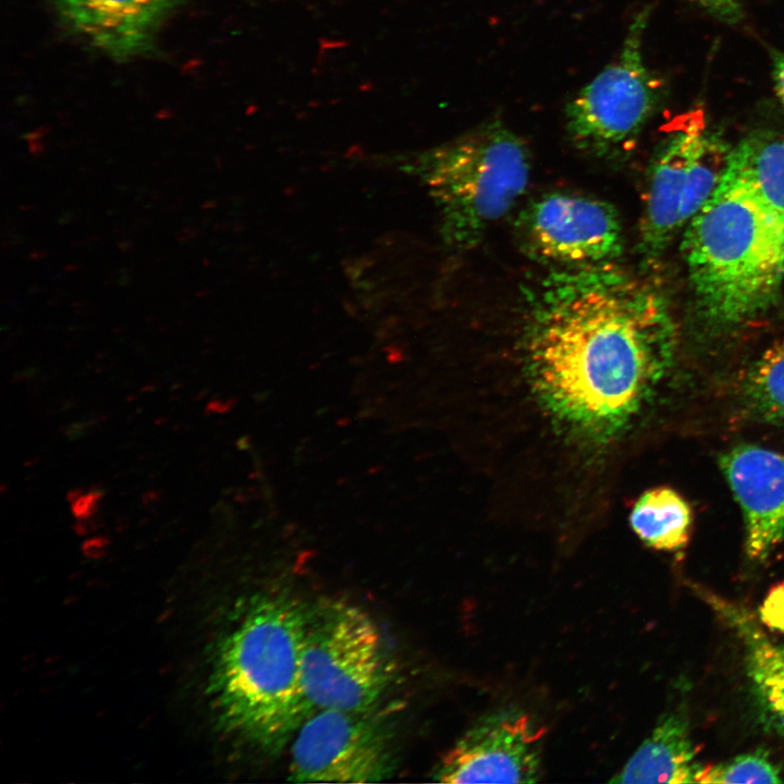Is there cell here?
I'll use <instances>...</instances> for the list:
<instances>
[{"mask_svg":"<svg viewBox=\"0 0 784 784\" xmlns=\"http://www.w3.org/2000/svg\"><path fill=\"white\" fill-rule=\"evenodd\" d=\"M686 719L664 715L611 783H697L703 765L697 761Z\"/></svg>","mask_w":784,"mask_h":784,"instance_id":"5bb4252c","label":"cell"},{"mask_svg":"<svg viewBox=\"0 0 784 784\" xmlns=\"http://www.w3.org/2000/svg\"><path fill=\"white\" fill-rule=\"evenodd\" d=\"M629 523L647 546L675 551L688 542L691 511L676 491L659 487L645 491L637 499L630 511Z\"/></svg>","mask_w":784,"mask_h":784,"instance_id":"9a60e30c","label":"cell"},{"mask_svg":"<svg viewBox=\"0 0 784 784\" xmlns=\"http://www.w3.org/2000/svg\"><path fill=\"white\" fill-rule=\"evenodd\" d=\"M771 60L774 88L784 108V52L772 50Z\"/></svg>","mask_w":784,"mask_h":784,"instance_id":"7402d4cb","label":"cell"},{"mask_svg":"<svg viewBox=\"0 0 784 784\" xmlns=\"http://www.w3.org/2000/svg\"><path fill=\"white\" fill-rule=\"evenodd\" d=\"M103 497V491L91 488L88 491L83 489H73L68 493V500L71 503L72 514L78 519L87 518L98 514L99 503Z\"/></svg>","mask_w":784,"mask_h":784,"instance_id":"ffe728a7","label":"cell"},{"mask_svg":"<svg viewBox=\"0 0 784 784\" xmlns=\"http://www.w3.org/2000/svg\"><path fill=\"white\" fill-rule=\"evenodd\" d=\"M530 166L524 140L495 119L422 152L411 171L438 209L443 243L463 252L523 196Z\"/></svg>","mask_w":784,"mask_h":784,"instance_id":"277c9868","label":"cell"},{"mask_svg":"<svg viewBox=\"0 0 784 784\" xmlns=\"http://www.w3.org/2000/svg\"><path fill=\"white\" fill-rule=\"evenodd\" d=\"M292 740L290 781L380 782L396 767L392 731L375 710H315Z\"/></svg>","mask_w":784,"mask_h":784,"instance_id":"ba28073f","label":"cell"},{"mask_svg":"<svg viewBox=\"0 0 784 784\" xmlns=\"http://www.w3.org/2000/svg\"><path fill=\"white\" fill-rule=\"evenodd\" d=\"M675 347L669 311L636 281L550 271L526 293L510 357L468 376L476 463L537 505L565 514L609 507Z\"/></svg>","mask_w":784,"mask_h":784,"instance_id":"6da1fadb","label":"cell"},{"mask_svg":"<svg viewBox=\"0 0 784 784\" xmlns=\"http://www.w3.org/2000/svg\"><path fill=\"white\" fill-rule=\"evenodd\" d=\"M719 462L744 514L746 552L765 560L784 537V453L745 444Z\"/></svg>","mask_w":784,"mask_h":784,"instance_id":"8fae6325","label":"cell"},{"mask_svg":"<svg viewBox=\"0 0 784 784\" xmlns=\"http://www.w3.org/2000/svg\"><path fill=\"white\" fill-rule=\"evenodd\" d=\"M777 767L759 751L703 767L697 783H782Z\"/></svg>","mask_w":784,"mask_h":784,"instance_id":"ac0fdd59","label":"cell"},{"mask_svg":"<svg viewBox=\"0 0 784 784\" xmlns=\"http://www.w3.org/2000/svg\"><path fill=\"white\" fill-rule=\"evenodd\" d=\"M527 715L488 718L469 730L441 759L434 780L444 783H535L540 739Z\"/></svg>","mask_w":784,"mask_h":784,"instance_id":"30bf717a","label":"cell"},{"mask_svg":"<svg viewBox=\"0 0 784 784\" xmlns=\"http://www.w3.org/2000/svg\"><path fill=\"white\" fill-rule=\"evenodd\" d=\"M714 17L736 23L742 17L740 0H691Z\"/></svg>","mask_w":784,"mask_h":784,"instance_id":"44dd1931","label":"cell"},{"mask_svg":"<svg viewBox=\"0 0 784 784\" xmlns=\"http://www.w3.org/2000/svg\"><path fill=\"white\" fill-rule=\"evenodd\" d=\"M760 617L764 625L784 630V583L770 590L761 607Z\"/></svg>","mask_w":784,"mask_h":784,"instance_id":"d6986e66","label":"cell"},{"mask_svg":"<svg viewBox=\"0 0 784 784\" xmlns=\"http://www.w3.org/2000/svg\"><path fill=\"white\" fill-rule=\"evenodd\" d=\"M392 673L381 634L365 611L339 600L305 607L302 682L314 710H376Z\"/></svg>","mask_w":784,"mask_h":784,"instance_id":"5b68a950","label":"cell"},{"mask_svg":"<svg viewBox=\"0 0 784 784\" xmlns=\"http://www.w3.org/2000/svg\"><path fill=\"white\" fill-rule=\"evenodd\" d=\"M515 229L526 254L561 268L611 264L623 253L616 209L589 196L546 194L519 212Z\"/></svg>","mask_w":784,"mask_h":784,"instance_id":"9c48e42d","label":"cell"},{"mask_svg":"<svg viewBox=\"0 0 784 784\" xmlns=\"http://www.w3.org/2000/svg\"><path fill=\"white\" fill-rule=\"evenodd\" d=\"M732 150L761 201L784 225V134H757Z\"/></svg>","mask_w":784,"mask_h":784,"instance_id":"2e32d148","label":"cell"},{"mask_svg":"<svg viewBox=\"0 0 784 784\" xmlns=\"http://www.w3.org/2000/svg\"><path fill=\"white\" fill-rule=\"evenodd\" d=\"M730 152L698 124L676 132L665 143L653 162L640 220L638 252L645 261L660 257L711 197Z\"/></svg>","mask_w":784,"mask_h":784,"instance_id":"52a82bcc","label":"cell"},{"mask_svg":"<svg viewBox=\"0 0 784 784\" xmlns=\"http://www.w3.org/2000/svg\"><path fill=\"white\" fill-rule=\"evenodd\" d=\"M682 252L699 309L713 324L743 323L775 301L784 279V225L733 150L716 189L688 222Z\"/></svg>","mask_w":784,"mask_h":784,"instance_id":"3957f363","label":"cell"},{"mask_svg":"<svg viewBox=\"0 0 784 784\" xmlns=\"http://www.w3.org/2000/svg\"><path fill=\"white\" fill-rule=\"evenodd\" d=\"M180 0H54L62 21L113 58L146 51Z\"/></svg>","mask_w":784,"mask_h":784,"instance_id":"7c38bea8","label":"cell"},{"mask_svg":"<svg viewBox=\"0 0 784 784\" xmlns=\"http://www.w3.org/2000/svg\"><path fill=\"white\" fill-rule=\"evenodd\" d=\"M694 591L742 644L747 674L763 714L784 736V644L772 639L744 605L699 585Z\"/></svg>","mask_w":784,"mask_h":784,"instance_id":"4fadbf2b","label":"cell"},{"mask_svg":"<svg viewBox=\"0 0 784 784\" xmlns=\"http://www.w3.org/2000/svg\"><path fill=\"white\" fill-rule=\"evenodd\" d=\"M305 607L281 595L249 602L222 639L210 695L229 732L269 752L281 750L315 711L302 682Z\"/></svg>","mask_w":784,"mask_h":784,"instance_id":"7a4b0ae2","label":"cell"},{"mask_svg":"<svg viewBox=\"0 0 784 784\" xmlns=\"http://www.w3.org/2000/svg\"><path fill=\"white\" fill-rule=\"evenodd\" d=\"M742 391L746 406L754 415L784 421V339L771 345L754 363Z\"/></svg>","mask_w":784,"mask_h":784,"instance_id":"e0dca14e","label":"cell"},{"mask_svg":"<svg viewBox=\"0 0 784 784\" xmlns=\"http://www.w3.org/2000/svg\"><path fill=\"white\" fill-rule=\"evenodd\" d=\"M649 16V8L634 16L617 56L566 105L569 138L596 157L628 151L660 101L661 81L642 56Z\"/></svg>","mask_w":784,"mask_h":784,"instance_id":"8992f818","label":"cell"}]
</instances>
